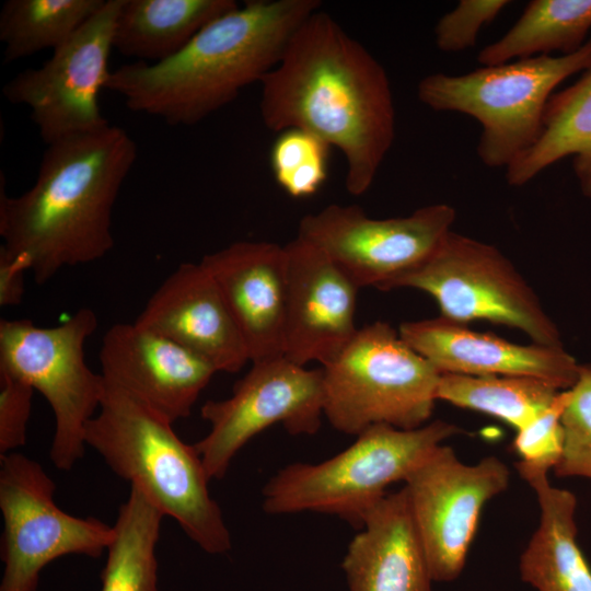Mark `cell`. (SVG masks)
<instances>
[{"label":"cell","instance_id":"28","mask_svg":"<svg viewBox=\"0 0 591 591\" xmlns=\"http://www.w3.org/2000/svg\"><path fill=\"white\" fill-rule=\"evenodd\" d=\"M329 149L324 140L308 130L280 131L269 157L276 183L292 198L315 195L328 176Z\"/></svg>","mask_w":591,"mask_h":591},{"label":"cell","instance_id":"22","mask_svg":"<svg viewBox=\"0 0 591 591\" xmlns=\"http://www.w3.org/2000/svg\"><path fill=\"white\" fill-rule=\"evenodd\" d=\"M239 7L234 0H123L113 47L157 63L182 50L206 25Z\"/></svg>","mask_w":591,"mask_h":591},{"label":"cell","instance_id":"7","mask_svg":"<svg viewBox=\"0 0 591 591\" xmlns=\"http://www.w3.org/2000/svg\"><path fill=\"white\" fill-rule=\"evenodd\" d=\"M322 369L324 416L347 434L375 425L419 428L438 401L440 371L385 322L359 328Z\"/></svg>","mask_w":591,"mask_h":591},{"label":"cell","instance_id":"11","mask_svg":"<svg viewBox=\"0 0 591 591\" xmlns=\"http://www.w3.org/2000/svg\"><path fill=\"white\" fill-rule=\"evenodd\" d=\"M121 2L105 0L47 61L19 72L3 85L8 102L31 109V119L47 146L109 124L99 94L111 74L108 60Z\"/></svg>","mask_w":591,"mask_h":591},{"label":"cell","instance_id":"8","mask_svg":"<svg viewBox=\"0 0 591 591\" xmlns=\"http://www.w3.org/2000/svg\"><path fill=\"white\" fill-rule=\"evenodd\" d=\"M96 326L88 308L53 327L27 318L0 321V372L26 382L50 405L55 432L49 456L61 471H70L84 455L85 426L104 394L105 380L89 368L84 355Z\"/></svg>","mask_w":591,"mask_h":591},{"label":"cell","instance_id":"21","mask_svg":"<svg viewBox=\"0 0 591 591\" xmlns=\"http://www.w3.org/2000/svg\"><path fill=\"white\" fill-rule=\"evenodd\" d=\"M536 494L540 522L520 557V573L535 591H591V567L577 540V498L549 484L526 480Z\"/></svg>","mask_w":591,"mask_h":591},{"label":"cell","instance_id":"2","mask_svg":"<svg viewBox=\"0 0 591 591\" xmlns=\"http://www.w3.org/2000/svg\"><path fill=\"white\" fill-rule=\"evenodd\" d=\"M137 155L134 139L111 124L48 144L27 190L10 197L1 187V247L21 257L38 285L104 257L114 246L113 208Z\"/></svg>","mask_w":591,"mask_h":591},{"label":"cell","instance_id":"24","mask_svg":"<svg viewBox=\"0 0 591 591\" xmlns=\"http://www.w3.org/2000/svg\"><path fill=\"white\" fill-rule=\"evenodd\" d=\"M590 30L591 0H532L503 36L479 51L477 60L493 66L554 51L569 55L586 44Z\"/></svg>","mask_w":591,"mask_h":591},{"label":"cell","instance_id":"10","mask_svg":"<svg viewBox=\"0 0 591 591\" xmlns=\"http://www.w3.org/2000/svg\"><path fill=\"white\" fill-rule=\"evenodd\" d=\"M55 490L36 461L19 452L0 456V591H37L39 575L49 563L66 555L96 558L111 544L113 525L62 511L54 501Z\"/></svg>","mask_w":591,"mask_h":591},{"label":"cell","instance_id":"15","mask_svg":"<svg viewBox=\"0 0 591 591\" xmlns=\"http://www.w3.org/2000/svg\"><path fill=\"white\" fill-rule=\"evenodd\" d=\"M283 357L305 367L337 358L356 335L359 288L318 247L297 236L286 246Z\"/></svg>","mask_w":591,"mask_h":591},{"label":"cell","instance_id":"3","mask_svg":"<svg viewBox=\"0 0 591 591\" xmlns=\"http://www.w3.org/2000/svg\"><path fill=\"white\" fill-rule=\"evenodd\" d=\"M320 0H250L215 19L173 57L111 71L105 90L134 112L170 126L195 125L262 79L279 62Z\"/></svg>","mask_w":591,"mask_h":591},{"label":"cell","instance_id":"13","mask_svg":"<svg viewBox=\"0 0 591 591\" xmlns=\"http://www.w3.org/2000/svg\"><path fill=\"white\" fill-rule=\"evenodd\" d=\"M210 424L197 449L210 479H221L236 453L257 433L281 424L293 436L314 434L323 413V369L285 357L254 361L230 397L200 409Z\"/></svg>","mask_w":591,"mask_h":591},{"label":"cell","instance_id":"12","mask_svg":"<svg viewBox=\"0 0 591 591\" xmlns=\"http://www.w3.org/2000/svg\"><path fill=\"white\" fill-rule=\"evenodd\" d=\"M455 219L448 204L387 219L370 218L358 205L332 204L304 216L297 236L321 248L359 289L386 290L436 251Z\"/></svg>","mask_w":591,"mask_h":591},{"label":"cell","instance_id":"19","mask_svg":"<svg viewBox=\"0 0 591 591\" xmlns=\"http://www.w3.org/2000/svg\"><path fill=\"white\" fill-rule=\"evenodd\" d=\"M200 264L217 283L245 340L250 361L283 357L287 301L285 246L239 241Z\"/></svg>","mask_w":591,"mask_h":591},{"label":"cell","instance_id":"31","mask_svg":"<svg viewBox=\"0 0 591 591\" xmlns=\"http://www.w3.org/2000/svg\"><path fill=\"white\" fill-rule=\"evenodd\" d=\"M511 3L508 0H461L436 24L434 42L441 51L457 53L473 47L480 30Z\"/></svg>","mask_w":591,"mask_h":591},{"label":"cell","instance_id":"1","mask_svg":"<svg viewBox=\"0 0 591 591\" xmlns=\"http://www.w3.org/2000/svg\"><path fill=\"white\" fill-rule=\"evenodd\" d=\"M260 84L268 129L314 134L343 153L348 193L370 188L393 144L395 108L386 71L366 47L320 9L296 30Z\"/></svg>","mask_w":591,"mask_h":591},{"label":"cell","instance_id":"26","mask_svg":"<svg viewBox=\"0 0 591 591\" xmlns=\"http://www.w3.org/2000/svg\"><path fill=\"white\" fill-rule=\"evenodd\" d=\"M559 391L531 376L441 373L437 399L490 415L518 431L547 408Z\"/></svg>","mask_w":591,"mask_h":591},{"label":"cell","instance_id":"6","mask_svg":"<svg viewBox=\"0 0 591 591\" xmlns=\"http://www.w3.org/2000/svg\"><path fill=\"white\" fill-rule=\"evenodd\" d=\"M589 68L591 37L569 55L482 66L459 76L428 74L419 81L417 96L432 111L475 118L482 127L476 147L479 160L488 167L507 169L537 141L556 88Z\"/></svg>","mask_w":591,"mask_h":591},{"label":"cell","instance_id":"29","mask_svg":"<svg viewBox=\"0 0 591 591\" xmlns=\"http://www.w3.org/2000/svg\"><path fill=\"white\" fill-rule=\"evenodd\" d=\"M570 397V389L559 391L547 408L517 431L512 448L520 460L515 467L525 482L547 475L557 465L564 447L561 417Z\"/></svg>","mask_w":591,"mask_h":591},{"label":"cell","instance_id":"14","mask_svg":"<svg viewBox=\"0 0 591 591\" xmlns=\"http://www.w3.org/2000/svg\"><path fill=\"white\" fill-rule=\"evenodd\" d=\"M509 482V468L497 456L465 464L444 444L409 474L404 488L433 581L461 575L484 506Z\"/></svg>","mask_w":591,"mask_h":591},{"label":"cell","instance_id":"16","mask_svg":"<svg viewBox=\"0 0 591 591\" xmlns=\"http://www.w3.org/2000/svg\"><path fill=\"white\" fill-rule=\"evenodd\" d=\"M102 375L172 422L186 418L217 372L175 341L135 322L117 323L103 336Z\"/></svg>","mask_w":591,"mask_h":591},{"label":"cell","instance_id":"9","mask_svg":"<svg viewBox=\"0 0 591 591\" xmlns=\"http://www.w3.org/2000/svg\"><path fill=\"white\" fill-rule=\"evenodd\" d=\"M414 288L438 303L442 317L518 328L535 344L563 346L559 331L512 263L494 245L452 230L420 265L386 290Z\"/></svg>","mask_w":591,"mask_h":591},{"label":"cell","instance_id":"25","mask_svg":"<svg viewBox=\"0 0 591 591\" xmlns=\"http://www.w3.org/2000/svg\"><path fill=\"white\" fill-rule=\"evenodd\" d=\"M163 517L138 488L130 486L113 525L101 591H157L155 549Z\"/></svg>","mask_w":591,"mask_h":591},{"label":"cell","instance_id":"27","mask_svg":"<svg viewBox=\"0 0 591 591\" xmlns=\"http://www.w3.org/2000/svg\"><path fill=\"white\" fill-rule=\"evenodd\" d=\"M105 0H8L0 11L3 59L13 62L69 39Z\"/></svg>","mask_w":591,"mask_h":591},{"label":"cell","instance_id":"5","mask_svg":"<svg viewBox=\"0 0 591 591\" xmlns=\"http://www.w3.org/2000/svg\"><path fill=\"white\" fill-rule=\"evenodd\" d=\"M460 432L440 419L410 430L369 427L326 461L297 462L278 471L263 488V508L270 514H333L360 530L390 485L405 482L437 447Z\"/></svg>","mask_w":591,"mask_h":591},{"label":"cell","instance_id":"33","mask_svg":"<svg viewBox=\"0 0 591 591\" xmlns=\"http://www.w3.org/2000/svg\"><path fill=\"white\" fill-rule=\"evenodd\" d=\"M27 264L19 256L0 247V305L11 306L22 302L25 291Z\"/></svg>","mask_w":591,"mask_h":591},{"label":"cell","instance_id":"30","mask_svg":"<svg viewBox=\"0 0 591 591\" xmlns=\"http://www.w3.org/2000/svg\"><path fill=\"white\" fill-rule=\"evenodd\" d=\"M561 417L564 447L553 470L557 477L591 479V364H580Z\"/></svg>","mask_w":591,"mask_h":591},{"label":"cell","instance_id":"23","mask_svg":"<svg viewBox=\"0 0 591 591\" xmlns=\"http://www.w3.org/2000/svg\"><path fill=\"white\" fill-rule=\"evenodd\" d=\"M566 157H572L580 190L591 198V68L569 86L554 92L537 141L506 169V181L522 186Z\"/></svg>","mask_w":591,"mask_h":591},{"label":"cell","instance_id":"18","mask_svg":"<svg viewBox=\"0 0 591 591\" xmlns=\"http://www.w3.org/2000/svg\"><path fill=\"white\" fill-rule=\"evenodd\" d=\"M136 324L192 351L217 372L250 361L245 340L217 283L200 264H181L152 293Z\"/></svg>","mask_w":591,"mask_h":591},{"label":"cell","instance_id":"20","mask_svg":"<svg viewBox=\"0 0 591 591\" xmlns=\"http://www.w3.org/2000/svg\"><path fill=\"white\" fill-rule=\"evenodd\" d=\"M341 567L349 591H431L433 580L404 487L368 512Z\"/></svg>","mask_w":591,"mask_h":591},{"label":"cell","instance_id":"17","mask_svg":"<svg viewBox=\"0 0 591 591\" xmlns=\"http://www.w3.org/2000/svg\"><path fill=\"white\" fill-rule=\"evenodd\" d=\"M398 333L440 373L531 376L559 390L571 389L579 375L580 364L563 346L513 344L442 316L403 322Z\"/></svg>","mask_w":591,"mask_h":591},{"label":"cell","instance_id":"4","mask_svg":"<svg viewBox=\"0 0 591 591\" xmlns=\"http://www.w3.org/2000/svg\"><path fill=\"white\" fill-rule=\"evenodd\" d=\"M105 380V379H104ZM84 441L119 477L173 518L204 552L231 548L230 531L210 496L211 480L195 448L173 422L129 392L105 381L99 413L85 426Z\"/></svg>","mask_w":591,"mask_h":591},{"label":"cell","instance_id":"32","mask_svg":"<svg viewBox=\"0 0 591 591\" xmlns=\"http://www.w3.org/2000/svg\"><path fill=\"white\" fill-rule=\"evenodd\" d=\"M34 391L21 379L0 372V456L26 443Z\"/></svg>","mask_w":591,"mask_h":591}]
</instances>
